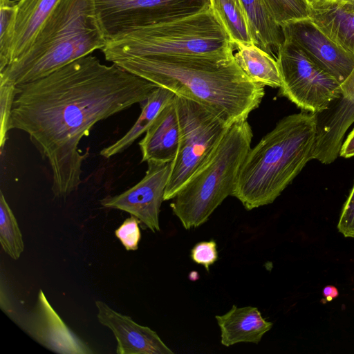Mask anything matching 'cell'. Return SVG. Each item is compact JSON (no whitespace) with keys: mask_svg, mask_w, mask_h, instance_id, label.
Here are the masks:
<instances>
[{"mask_svg":"<svg viewBox=\"0 0 354 354\" xmlns=\"http://www.w3.org/2000/svg\"><path fill=\"white\" fill-rule=\"evenodd\" d=\"M158 86L112 63L86 55L37 80L16 85L9 130L28 134L52 172L55 197L82 183L89 155L78 149L98 122L144 102Z\"/></svg>","mask_w":354,"mask_h":354,"instance_id":"obj_1","label":"cell"},{"mask_svg":"<svg viewBox=\"0 0 354 354\" xmlns=\"http://www.w3.org/2000/svg\"><path fill=\"white\" fill-rule=\"evenodd\" d=\"M109 62L210 108L229 124L247 120L265 95L264 86L241 69L234 56H124Z\"/></svg>","mask_w":354,"mask_h":354,"instance_id":"obj_2","label":"cell"},{"mask_svg":"<svg viewBox=\"0 0 354 354\" xmlns=\"http://www.w3.org/2000/svg\"><path fill=\"white\" fill-rule=\"evenodd\" d=\"M317 124L316 114L304 111L280 120L250 148L232 196L247 210L273 203L313 159Z\"/></svg>","mask_w":354,"mask_h":354,"instance_id":"obj_3","label":"cell"},{"mask_svg":"<svg viewBox=\"0 0 354 354\" xmlns=\"http://www.w3.org/2000/svg\"><path fill=\"white\" fill-rule=\"evenodd\" d=\"M106 43L95 0H61L29 50L0 72V82L16 86L37 80Z\"/></svg>","mask_w":354,"mask_h":354,"instance_id":"obj_4","label":"cell"},{"mask_svg":"<svg viewBox=\"0 0 354 354\" xmlns=\"http://www.w3.org/2000/svg\"><path fill=\"white\" fill-rule=\"evenodd\" d=\"M234 44L209 1L172 12L107 41V61L117 57L193 55L229 57Z\"/></svg>","mask_w":354,"mask_h":354,"instance_id":"obj_5","label":"cell"},{"mask_svg":"<svg viewBox=\"0 0 354 354\" xmlns=\"http://www.w3.org/2000/svg\"><path fill=\"white\" fill-rule=\"evenodd\" d=\"M253 133L247 120L232 124L206 162L173 198L174 214L186 230L205 223L234 191Z\"/></svg>","mask_w":354,"mask_h":354,"instance_id":"obj_6","label":"cell"},{"mask_svg":"<svg viewBox=\"0 0 354 354\" xmlns=\"http://www.w3.org/2000/svg\"><path fill=\"white\" fill-rule=\"evenodd\" d=\"M180 127L178 151L171 162L164 201L173 199L206 162L231 125L210 108L175 96Z\"/></svg>","mask_w":354,"mask_h":354,"instance_id":"obj_7","label":"cell"},{"mask_svg":"<svg viewBox=\"0 0 354 354\" xmlns=\"http://www.w3.org/2000/svg\"><path fill=\"white\" fill-rule=\"evenodd\" d=\"M281 95L302 111L318 113L341 95V84L291 42L284 40L276 58Z\"/></svg>","mask_w":354,"mask_h":354,"instance_id":"obj_8","label":"cell"},{"mask_svg":"<svg viewBox=\"0 0 354 354\" xmlns=\"http://www.w3.org/2000/svg\"><path fill=\"white\" fill-rule=\"evenodd\" d=\"M208 0H95L107 41L157 21L176 10L201 6Z\"/></svg>","mask_w":354,"mask_h":354,"instance_id":"obj_9","label":"cell"},{"mask_svg":"<svg viewBox=\"0 0 354 354\" xmlns=\"http://www.w3.org/2000/svg\"><path fill=\"white\" fill-rule=\"evenodd\" d=\"M145 176L134 186L113 196L100 200L106 208L116 209L136 216L153 232L160 230L159 214L168 183L171 162H147Z\"/></svg>","mask_w":354,"mask_h":354,"instance_id":"obj_10","label":"cell"},{"mask_svg":"<svg viewBox=\"0 0 354 354\" xmlns=\"http://www.w3.org/2000/svg\"><path fill=\"white\" fill-rule=\"evenodd\" d=\"M283 39L302 50L340 84L354 69V55L325 35L309 19L290 22L282 27Z\"/></svg>","mask_w":354,"mask_h":354,"instance_id":"obj_11","label":"cell"},{"mask_svg":"<svg viewBox=\"0 0 354 354\" xmlns=\"http://www.w3.org/2000/svg\"><path fill=\"white\" fill-rule=\"evenodd\" d=\"M315 114L317 130L313 159L330 164L339 156L344 135L354 122V69L341 84L339 97Z\"/></svg>","mask_w":354,"mask_h":354,"instance_id":"obj_12","label":"cell"},{"mask_svg":"<svg viewBox=\"0 0 354 354\" xmlns=\"http://www.w3.org/2000/svg\"><path fill=\"white\" fill-rule=\"evenodd\" d=\"M21 322L23 329L48 349L64 354L93 353L65 324L39 290L33 310Z\"/></svg>","mask_w":354,"mask_h":354,"instance_id":"obj_13","label":"cell"},{"mask_svg":"<svg viewBox=\"0 0 354 354\" xmlns=\"http://www.w3.org/2000/svg\"><path fill=\"white\" fill-rule=\"evenodd\" d=\"M95 303L99 322L109 328L116 339L118 354H174L149 327L137 324L102 301Z\"/></svg>","mask_w":354,"mask_h":354,"instance_id":"obj_14","label":"cell"},{"mask_svg":"<svg viewBox=\"0 0 354 354\" xmlns=\"http://www.w3.org/2000/svg\"><path fill=\"white\" fill-rule=\"evenodd\" d=\"M180 127L174 97L162 110L139 142L141 162H171L178 151Z\"/></svg>","mask_w":354,"mask_h":354,"instance_id":"obj_15","label":"cell"},{"mask_svg":"<svg viewBox=\"0 0 354 354\" xmlns=\"http://www.w3.org/2000/svg\"><path fill=\"white\" fill-rule=\"evenodd\" d=\"M309 19L330 40L354 55V4L343 0H317Z\"/></svg>","mask_w":354,"mask_h":354,"instance_id":"obj_16","label":"cell"},{"mask_svg":"<svg viewBox=\"0 0 354 354\" xmlns=\"http://www.w3.org/2000/svg\"><path fill=\"white\" fill-rule=\"evenodd\" d=\"M215 318L221 330V344L225 346L241 342L258 344L273 326L252 306L238 308L233 305L227 313Z\"/></svg>","mask_w":354,"mask_h":354,"instance_id":"obj_17","label":"cell"},{"mask_svg":"<svg viewBox=\"0 0 354 354\" xmlns=\"http://www.w3.org/2000/svg\"><path fill=\"white\" fill-rule=\"evenodd\" d=\"M60 1L18 0L10 63L21 58L29 50L41 28Z\"/></svg>","mask_w":354,"mask_h":354,"instance_id":"obj_18","label":"cell"},{"mask_svg":"<svg viewBox=\"0 0 354 354\" xmlns=\"http://www.w3.org/2000/svg\"><path fill=\"white\" fill-rule=\"evenodd\" d=\"M234 58L244 73L254 82L280 88L281 76L277 59L254 43H234Z\"/></svg>","mask_w":354,"mask_h":354,"instance_id":"obj_19","label":"cell"},{"mask_svg":"<svg viewBox=\"0 0 354 354\" xmlns=\"http://www.w3.org/2000/svg\"><path fill=\"white\" fill-rule=\"evenodd\" d=\"M175 95L172 91L165 88H156L142 102L144 104L141 113L131 128L116 142L102 149L100 151V155L109 158L126 150L147 131L162 110Z\"/></svg>","mask_w":354,"mask_h":354,"instance_id":"obj_20","label":"cell"},{"mask_svg":"<svg viewBox=\"0 0 354 354\" xmlns=\"http://www.w3.org/2000/svg\"><path fill=\"white\" fill-rule=\"evenodd\" d=\"M246 13L253 42L272 56L283 41L281 27L273 19L263 0H241Z\"/></svg>","mask_w":354,"mask_h":354,"instance_id":"obj_21","label":"cell"},{"mask_svg":"<svg viewBox=\"0 0 354 354\" xmlns=\"http://www.w3.org/2000/svg\"><path fill=\"white\" fill-rule=\"evenodd\" d=\"M233 43L252 44L249 21L241 0H209Z\"/></svg>","mask_w":354,"mask_h":354,"instance_id":"obj_22","label":"cell"},{"mask_svg":"<svg viewBox=\"0 0 354 354\" xmlns=\"http://www.w3.org/2000/svg\"><path fill=\"white\" fill-rule=\"evenodd\" d=\"M0 243L4 252L15 260H17L24 250L17 219L2 192H0Z\"/></svg>","mask_w":354,"mask_h":354,"instance_id":"obj_23","label":"cell"},{"mask_svg":"<svg viewBox=\"0 0 354 354\" xmlns=\"http://www.w3.org/2000/svg\"><path fill=\"white\" fill-rule=\"evenodd\" d=\"M17 12V2L0 0V72L11 62Z\"/></svg>","mask_w":354,"mask_h":354,"instance_id":"obj_24","label":"cell"},{"mask_svg":"<svg viewBox=\"0 0 354 354\" xmlns=\"http://www.w3.org/2000/svg\"><path fill=\"white\" fill-rule=\"evenodd\" d=\"M273 19L281 26L299 19L309 18L308 0H263Z\"/></svg>","mask_w":354,"mask_h":354,"instance_id":"obj_25","label":"cell"},{"mask_svg":"<svg viewBox=\"0 0 354 354\" xmlns=\"http://www.w3.org/2000/svg\"><path fill=\"white\" fill-rule=\"evenodd\" d=\"M16 86L0 82V148L2 151L7 140L8 131L15 96Z\"/></svg>","mask_w":354,"mask_h":354,"instance_id":"obj_26","label":"cell"},{"mask_svg":"<svg viewBox=\"0 0 354 354\" xmlns=\"http://www.w3.org/2000/svg\"><path fill=\"white\" fill-rule=\"evenodd\" d=\"M140 221L134 216L124 220L115 231V236L127 251L137 250L141 239Z\"/></svg>","mask_w":354,"mask_h":354,"instance_id":"obj_27","label":"cell"},{"mask_svg":"<svg viewBox=\"0 0 354 354\" xmlns=\"http://www.w3.org/2000/svg\"><path fill=\"white\" fill-rule=\"evenodd\" d=\"M191 259L196 263L202 265L209 272V266L218 259V251L214 240L196 243L191 250Z\"/></svg>","mask_w":354,"mask_h":354,"instance_id":"obj_28","label":"cell"},{"mask_svg":"<svg viewBox=\"0 0 354 354\" xmlns=\"http://www.w3.org/2000/svg\"><path fill=\"white\" fill-rule=\"evenodd\" d=\"M337 228L345 237L354 238V186L342 209Z\"/></svg>","mask_w":354,"mask_h":354,"instance_id":"obj_29","label":"cell"},{"mask_svg":"<svg viewBox=\"0 0 354 354\" xmlns=\"http://www.w3.org/2000/svg\"><path fill=\"white\" fill-rule=\"evenodd\" d=\"M339 156L345 158L354 156V128L342 144Z\"/></svg>","mask_w":354,"mask_h":354,"instance_id":"obj_30","label":"cell"},{"mask_svg":"<svg viewBox=\"0 0 354 354\" xmlns=\"http://www.w3.org/2000/svg\"><path fill=\"white\" fill-rule=\"evenodd\" d=\"M322 293L326 301H330L339 295L338 290L334 286H325Z\"/></svg>","mask_w":354,"mask_h":354,"instance_id":"obj_31","label":"cell"},{"mask_svg":"<svg viewBox=\"0 0 354 354\" xmlns=\"http://www.w3.org/2000/svg\"><path fill=\"white\" fill-rule=\"evenodd\" d=\"M343 1H347L348 3L354 4V0H343Z\"/></svg>","mask_w":354,"mask_h":354,"instance_id":"obj_32","label":"cell"},{"mask_svg":"<svg viewBox=\"0 0 354 354\" xmlns=\"http://www.w3.org/2000/svg\"><path fill=\"white\" fill-rule=\"evenodd\" d=\"M209 1V0H208Z\"/></svg>","mask_w":354,"mask_h":354,"instance_id":"obj_33","label":"cell"}]
</instances>
